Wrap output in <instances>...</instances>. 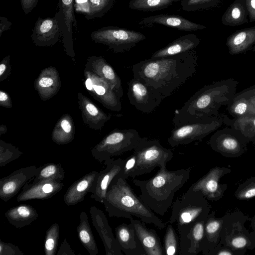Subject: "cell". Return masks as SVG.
I'll use <instances>...</instances> for the list:
<instances>
[{
	"label": "cell",
	"mask_w": 255,
	"mask_h": 255,
	"mask_svg": "<svg viewBox=\"0 0 255 255\" xmlns=\"http://www.w3.org/2000/svg\"><path fill=\"white\" fill-rule=\"evenodd\" d=\"M198 59L193 50L165 57L145 59L133 65L131 70L133 78L143 81L165 99L194 75Z\"/></svg>",
	"instance_id": "cell-1"
},
{
	"label": "cell",
	"mask_w": 255,
	"mask_h": 255,
	"mask_svg": "<svg viewBox=\"0 0 255 255\" xmlns=\"http://www.w3.org/2000/svg\"><path fill=\"white\" fill-rule=\"evenodd\" d=\"M238 84V81L230 78L204 86L174 112L172 120L174 126L218 115L220 108L231 103Z\"/></svg>",
	"instance_id": "cell-2"
},
{
	"label": "cell",
	"mask_w": 255,
	"mask_h": 255,
	"mask_svg": "<svg viewBox=\"0 0 255 255\" xmlns=\"http://www.w3.org/2000/svg\"><path fill=\"white\" fill-rule=\"evenodd\" d=\"M191 168L170 171L166 165L159 167L157 173L147 180L133 179L140 190V198L154 213L163 216L172 206L175 193L189 179Z\"/></svg>",
	"instance_id": "cell-3"
},
{
	"label": "cell",
	"mask_w": 255,
	"mask_h": 255,
	"mask_svg": "<svg viewBox=\"0 0 255 255\" xmlns=\"http://www.w3.org/2000/svg\"><path fill=\"white\" fill-rule=\"evenodd\" d=\"M119 175L109 185L102 203L109 216L128 219L134 216L145 223L154 225L159 229L166 227V224L135 194L127 180Z\"/></svg>",
	"instance_id": "cell-4"
},
{
	"label": "cell",
	"mask_w": 255,
	"mask_h": 255,
	"mask_svg": "<svg viewBox=\"0 0 255 255\" xmlns=\"http://www.w3.org/2000/svg\"><path fill=\"white\" fill-rule=\"evenodd\" d=\"M220 243L234 250H252L255 248V232H250L245 226L249 220L248 215L239 210L224 216Z\"/></svg>",
	"instance_id": "cell-5"
},
{
	"label": "cell",
	"mask_w": 255,
	"mask_h": 255,
	"mask_svg": "<svg viewBox=\"0 0 255 255\" xmlns=\"http://www.w3.org/2000/svg\"><path fill=\"white\" fill-rule=\"evenodd\" d=\"M210 210L208 200L201 193L187 190L173 203L168 223L177 227L205 220Z\"/></svg>",
	"instance_id": "cell-6"
},
{
	"label": "cell",
	"mask_w": 255,
	"mask_h": 255,
	"mask_svg": "<svg viewBox=\"0 0 255 255\" xmlns=\"http://www.w3.org/2000/svg\"><path fill=\"white\" fill-rule=\"evenodd\" d=\"M133 153L136 163L129 177H135L150 172L156 167H160L170 161L173 156L171 150L163 147L159 140L142 137Z\"/></svg>",
	"instance_id": "cell-7"
},
{
	"label": "cell",
	"mask_w": 255,
	"mask_h": 255,
	"mask_svg": "<svg viewBox=\"0 0 255 255\" xmlns=\"http://www.w3.org/2000/svg\"><path fill=\"white\" fill-rule=\"evenodd\" d=\"M141 138L135 129H115L94 148L93 156L99 162H106L112 157L134 150Z\"/></svg>",
	"instance_id": "cell-8"
},
{
	"label": "cell",
	"mask_w": 255,
	"mask_h": 255,
	"mask_svg": "<svg viewBox=\"0 0 255 255\" xmlns=\"http://www.w3.org/2000/svg\"><path fill=\"white\" fill-rule=\"evenodd\" d=\"M224 114L204 118L191 123L174 127L168 138L172 147L200 140L224 125Z\"/></svg>",
	"instance_id": "cell-9"
},
{
	"label": "cell",
	"mask_w": 255,
	"mask_h": 255,
	"mask_svg": "<svg viewBox=\"0 0 255 255\" xmlns=\"http://www.w3.org/2000/svg\"><path fill=\"white\" fill-rule=\"evenodd\" d=\"M93 40L107 45L115 53L129 51L146 36L140 32L117 26L103 27L91 34Z\"/></svg>",
	"instance_id": "cell-10"
},
{
	"label": "cell",
	"mask_w": 255,
	"mask_h": 255,
	"mask_svg": "<svg viewBox=\"0 0 255 255\" xmlns=\"http://www.w3.org/2000/svg\"><path fill=\"white\" fill-rule=\"evenodd\" d=\"M249 143L240 131L231 127L218 129L208 141L214 151L228 158L238 157L246 153Z\"/></svg>",
	"instance_id": "cell-11"
},
{
	"label": "cell",
	"mask_w": 255,
	"mask_h": 255,
	"mask_svg": "<svg viewBox=\"0 0 255 255\" xmlns=\"http://www.w3.org/2000/svg\"><path fill=\"white\" fill-rule=\"evenodd\" d=\"M128 85L129 103L143 113H152L164 99L158 92L140 79L133 77Z\"/></svg>",
	"instance_id": "cell-12"
},
{
	"label": "cell",
	"mask_w": 255,
	"mask_h": 255,
	"mask_svg": "<svg viewBox=\"0 0 255 255\" xmlns=\"http://www.w3.org/2000/svg\"><path fill=\"white\" fill-rule=\"evenodd\" d=\"M231 172V169L226 167L215 166L188 190L201 193L208 200L217 201L220 200L228 188V184L220 183L225 175Z\"/></svg>",
	"instance_id": "cell-13"
},
{
	"label": "cell",
	"mask_w": 255,
	"mask_h": 255,
	"mask_svg": "<svg viewBox=\"0 0 255 255\" xmlns=\"http://www.w3.org/2000/svg\"><path fill=\"white\" fill-rule=\"evenodd\" d=\"M64 22L62 13L57 12L54 17H38L31 35L37 45L49 46L57 42L63 36Z\"/></svg>",
	"instance_id": "cell-14"
},
{
	"label": "cell",
	"mask_w": 255,
	"mask_h": 255,
	"mask_svg": "<svg viewBox=\"0 0 255 255\" xmlns=\"http://www.w3.org/2000/svg\"><path fill=\"white\" fill-rule=\"evenodd\" d=\"M205 220L177 226L180 241L178 255H197L202 252Z\"/></svg>",
	"instance_id": "cell-15"
},
{
	"label": "cell",
	"mask_w": 255,
	"mask_h": 255,
	"mask_svg": "<svg viewBox=\"0 0 255 255\" xmlns=\"http://www.w3.org/2000/svg\"><path fill=\"white\" fill-rule=\"evenodd\" d=\"M36 165L22 167L0 179V198L6 202L14 197L38 173Z\"/></svg>",
	"instance_id": "cell-16"
},
{
	"label": "cell",
	"mask_w": 255,
	"mask_h": 255,
	"mask_svg": "<svg viewBox=\"0 0 255 255\" xmlns=\"http://www.w3.org/2000/svg\"><path fill=\"white\" fill-rule=\"evenodd\" d=\"M124 163V159L121 158H111L104 162L106 168L99 172L90 188V198L103 203L109 185L121 174Z\"/></svg>",
	"instance_id": "cell-17"
},
{
	"label": "cell",
	"mask_w": 255,
	"mask_h": 255,
	"mask_svg": "<svg viewBox=\"0 0 255 255\" xmlns=\"http://www.w3.org/2000/svg\"><path fill=\"white\" fill-rule=\"evenodd\" d=\"M90 213L93 225L97 230L104 244L106 255H122L119 243L114 237L111 228L103 212L93 206Z\"/></svg>",
	"instance_id": "cell-18"
},
{
	"label": "cell",
	"mask_w": 255,
	"mask_h": 255,
	"mask_svg": "<svg viewBox=\"0 0 255 255\" xmlns=\"http://www.w3.org/2000/svg\"><path fill=\"white\" fill-rule=\"evenodd\" d=\"M141 25L151 26L160 24L181 31H192L205 28V26L185 18L180 15L160 14L142 18L138 22Z\"/></svg>",
	"instance_id": "cell-19"
},
{
	"label": "cell",
	"mask_w": 255,
	"mask_h": 255,
	"mask_svg": "<svg viewBox=\"0 0 255 255\" xmlns=\"http://www.w3.org/2000/svg\"><path fill=\"white\" fill-rule=\"evenodd\" d=\"M63 186L64 183L62 181L28 183L22 188L16 201L23 202L32 199H47L59 192Z\"/></svg>",
	"instance_id": "cell-20"
},
{
	"label": "cell",
	"mask_w": 255,
	"mask_h": 255,
	"mask_svg": "<svg viewBox=\"0 0 255 255\" xmlns=\"http://www.w3.org/2000/svg\"><path fill=\"white\" fill-rule=\"evenodd\" d=\"M129 219L146 255H164L163 245L156 231L148 229L144 222L132 217Z\"/></svg>",
	"instance_id": "cell-21"
},
{
	"label": "cell",
	"mask_w": 255,
	"mask_h": 255,
	"mask_svg": "<svg viewBox=\"0 0 255 255\" xmlns=\"http://www.w3.org/2000/svg\"><path fill=\"white\" fill-rule=\"evenodd\" d=\"M227 109L234 119L255 115V84L236 93Z\"/></svg>",
	"instance_id": "cell-22"
},
{
	"label": "cell",
	"mask_w": 255,
	"mask_h": 255,
	"mask_svg": "<svg viewBox=\"0 0 255 255\" xmlns=\"http://www.w3.org/2000/svg\"><path fill=\"white\" fill-rule=\"evenodd\" d=\"M116 238L126 255H146L132 224L123 223L115 229Z\"/></svg>",
	"instance_id": "cell-23"
},
{
	"label": "cell",
	"mask_w": 255,
	"mask_h": 255,
	"mask_svg": "<svg viewBox=\"0 0 255 255\" xmlns=\"http://www.w3.org/2000/svg\"><path fill=\"white\" fill-rule=\"evenodd\" d=\"M99 171L88 173L74 182L67 190L63 200L67 206H72L82 202L90 192L92 185Z\"/></svg>",
	"instance_id": "cell-24"
},
{
	"label": "cell",
	"mask_w": 255,
	"mask_h": 255,
	"mask_svg": "<svg viewBox=\"0 0 255 255\" xmlns=\"http://www.w3.org/2000/svg\"><path fill=\"white\" fill-rule=\"evenodd\" d=\"M200 39L195 34H187L173 41L166 46L154 52L150 58H161L195 50Z\"/></svg>",
	"instance_id": "cell-25"
},
{
	"label": "cell",
	"mask_w": 255,
	"mask_h": 255,
	"mask_svg": "<svg viewBox=\"0 0 255 255\" xmlns=\"http://www.w3.org/2000/svg\"><path fill=\"white\" fill-rule=\"evenodd\" d=\"M226 45L231 55L244 53L255 45V26L236 31L227 39Z\"/></svg>",
	"instance_id": "cell-26"
},
{
	"label": "cell",
	"mask_w": 255,
	"mask_h": 255,
	"mask_svg": "<svg viewBox=\"0 0 255 255\" xmlns=\"http://www.w3.org/2000/svg\"><path fill=\"white\" fill-rule=\"evenodd\" d=\"M215 211H213L207 216L205 223V237L202 255H208L220 241L221 232L224 218L217 217Z\"/></svg>",
	"instance_id": "cell-27"
},
{
	"label": "cell",
	"mask_w": 255,
	"mask_h": 255,
	"mask_svg": "<svg viewBox=\"0 0 255 255\" xmlns=\"http://www.w3.org/2000/svg\"><path fill=\"white\" fill-rule=\"evenodd\" d=\"M59 11L62 13L64 22L63 42L68 51H72L73 27L77 24L74 14V0H58Z\"/></svg>",
	"instance_id": "cell-28"
},
{
	"label": "cell",
	"mask_w": 255,
	"mask_h": 255,
	"mask_svg": "<svg viewBox=\"0 0 255 255\" xmlns=\"http://www.w3.org/2000/svg\"><path fill=\"white\" fill-rule=\"evenodd\" d=\"M9 223L16 228H21L37 219L36 210L28 204H22L9 208L4 213Z\"/></svg>",
	"instance_id": "cell-29"
},
{
	"label": "cell",
	"mask_w": 255,
	"mask_h": 255,
	"mask_svg": "<svg viewBox=\"0 0 255 255\" xmlns=\"http://www.w3.org/2000/svg\"><path fill=\"white\" fill-rule=\"evenodd\" d=\"M224 124L238 130L249 142L255 145V115L247 114L230 119L224 114Z\"/></svg>",
	"instance_id": "cell-30"
},
{
	"label": "cell",
	"mask_w": 255,
	"mask_h": 255,
	"mask_svg": "<svg viewBox=\"0 0 255 255\" xmlns=\"http://www.w3.org/2000/svg\"><path fill=\"white\" fill-rule=\"evenodd\" d=\"M78 237L84 247L90 255H97L98 249L90 227L87 214L82 211L80 215V222L77 226Z\"/></svg>",
	"instance_id": "cell-31"
},
{
	"label": "cell",
	"mask_w": 255,
	"mask_h": 255,
	"mask_svg": "<svg viewBox=\"0 0 255 255\" xmlns=\"http://www.w3.org/2000/svg\"><path fill=\"white\" fill-rule=\"evenodd\" d=\"M32 183L45 181H62L65 178V172L59 163H49L41 167Z\"/></svg>",
	"instance_id": "cell-32"
},
{
	"label": "cell",
	"mask_w": 255,
	"mask_h": 255,
	"mask_svg": "<svg viewBox=\"0 0 255 255\" xmlns=\"http://www.w3.org/2000/svg\"><path fill=\"white\" fill-rule=\"evenodd\" d=\"M246 9L241 3L234 2L223 14L222 18L223 24L228 26H237L248 22Z\"/></svg>",
	"instance_id": "cell-33"
},
{
	"label": "cell",
	"mask_w": 255,
	"mask_h": 255,
	"mask_svg": "<svg viewBox=\"0 0 255 255\" xmlns=\"http://www.w3.org/2000/svg\"><path fill=\"white\" fill-rule=\"evenodd\" d=\"M181 0H130L129 8L144 11H153L166 8Z\"/></svg>",
	"instance_id": "cell-34"
},
{
	"label": "cell",
	"mask_w": 255,
	"mask_h": 255,
	"mask_svg": "<svg viewBox=\"0 0 255 255\" xmlns=\"http://www.w3.org/2000/svg\"><path fill=\"white\" fill-rule=\"evenodd\" d=\"M164 255H178L180 251L179 237L177 235L172 224L169 223L166 228L163 238Z\"/></svg>",
	"instance_id": "cell-35"
},
{
	"label": "cell",
	"mask_w": 255,
	"mask_h": 255,
	"mask_svg": "<svg viewBox=\"0 0 255 255\" xmlns=\"http://www.w3.org/2000/svg\"><path fill=\"white\" fill-rule=\"evenodd\" d=\"M89 12L87 19L100 18L104 16L114 6L116 0H88Z\"/></svg>",
	"instance_id": "cell-36"
},
{
	"label": "cell",
	"mask_w": 255,
	"mask_h": 255,
	"mask_svg": "<svg viewBox=\"0 0 255 255\" xmlns=\"http://www.w3.org/2000/svg\"><path fill=\"white\" fill-rule=\"evenodd\" d=\"M60 227L54 223L46 233L44 243V253L46 255H55L57 251L59 238Z\"/></svg>",
	"instance_id": "cell-37"
},
{
	"label": "cell",
	"mask_w": 255,
	"mask_h": 255,
	"mask_svg": "<svg viewBox=\"0 0 255 255\" xmlns=\"http://www.w3.org/2000/svg\"><path fill=\"white\" fill-rule=\"evenodd\" d=\"M235 197L239 200L247 201L255 197V176L248 178L236 190Z\"/></svg>",
	"instance_id": "cell-38"
},
{
	"label": "cell",
	"mask_w": 255,
	"mask_h": 255,
	"mask_svg": "<svg viewBox=\"0 0 255 255\" xmlns=\"http://www.w3.org/2000/svg\"><path fill=\"white\" fill-rule=\"evenodd\" d=\"M218 0H182V9L186 11H192L209 7L215 4Z\"/></svg>",
	"instance_id": "cell-39"
},
{
	"label": "cell",
	"mask_w": 255,
	"mask_h": 255,
	"mask_svg": "<svg viewBox=\"0 0 255 255\" xmlns=\"http://www.w3.org/2000/svg\"><path fill=\"white\" fill-rule=\"evenodd\" d=\"M246 251L234 250L220 243L208 254V255H244Z\"/></svg>",
	"instance_id": "cell-40"
},
{
	"label": "cell",
	"mask_w": 255,
	"mask_h": 255,
	"mask_svg": "<svg viewBox=\"0 0 255 255\" xmlns=\"http://www.w3.org/2000/svg\"><path fill=\"white\" fill-rule=\"evenodd\" d=\"M136 163V156L133 153L126 159H124L123 169L119 176L127 180L129 177L131 172L134 168Z\"/></svg>",
	"instance_id": "cell-41"
},
{
	"label": "cell",
	"mask_w": 255,
	"mask_h": 255,
	"mask_svg": "<svg viewBox=\"0 0 255 255\" xmlns=\"http://www.w3.org/2000/svg\"><path fill=\"white\" fill-rule=\"evenodd\" d=\"M0 255H23L20 249L14 245L10 243H6L0 242Z\"/></svg>",
	"instance_id": "cell-42"
},
{
	"label": "cell",
	"mask_w": 255,
	"mask_h": 255,
	"mask_svg": "<svg viewBox=\"0 0 255 255\" xmlns=\"http://www.w3.org/2000/svg\"><path fill=\"white\" fill-rule=\"evenodd\" d=\"M22 10L25 14H28L36 6L38 0H19Z\"/></svg>",
	"instance_id": "cell-43"
},
{
	"label": "cell",
	"mask_w": 255,
	"mask_h": 255,
	"mask_svg": "<svg viewBox=\"0 0 255 255\" xmlns=\"http://www.w3.org/2000/svg\"><path fill=\"white\" fill-rule=\"evenodd\" d=\"M245 4L248 12L250 21H255V0H245Z\"/></svg>",
	"instance_id": "cell-44"
},
{
	"label": "cell",
	"mask_w": 255,
	"mask_h": 255,
	"mask_svg": "<svg viewBox=\"0 0 255 255\" xmlns=\"http://www.w3.org/2000/svg\"><path fill=\"white\" fill-rule=\"evenodd\" d=\"M12 23L7 18L0 16V36L4 31L9 29Z\"/></svg>",
	"instance_id": "cell-45"
},
{
	"label": "cell",
	"mask_w": 255,
	"mask_h": 255,
	"mask_svg": "<svg viewBox=\"0 0 255 255\" xmlns=\"http://www.w3.org/2000/svg\"><path fill=\"white\" fill-rule=\"evenodd\" d=\"M86 108L88 113L93 116H96L100 113L97 107L91 103H88Z\"/></svg>",
	"instance_id": "cell-46"
},
{
	"label": "cell",
	"mask_w": 255,
	"mask_h": 255,
	"mask_svg": "<svg viewBox=\"0 0 255 255\" xmlns=\"http://www.w3.org/2000/svg\"><path fill=\"white\" fill-rule=\"evenodd\" d=\"M53 84V80L49 77H43L39 81V84L41 87H47Z\"/></svg>",
	"instance_id": "cell-47"
},
{
	"label": "cell",
	"mask_w": 255,
	"mask_h": 255,
	"mask_svg": "<svg viewBox=\"0 0 255 255\" xmlns=\"http://www.w3.org/2000/svg\"><path fill=\"white\" fill-rule=\"evenodd\" d=\"M61 126L65 132L69 133L71 131V126L68 121L66 120H63L61 122Z\"/></svg>",
	"instance_id": "cell-48"
},
{
	"label": "cell",
	"mask_w": 255,
	"mask_h": 255,
	"mask_svg": "<svg viewBox=\"0 0 255 255\" xmlns=\"http://www.w3.org/2000/svg\"><path fill=\"white\" fill-rule=\"evenodd\" d=\"M85 85L87 89L89 90H91L93 89V84L91 80L88 78L86 80Z\"/></svg>",
	"instance_id": "cell-49"
},
{
	"label": "cell",
	"mask_w": 255,
	"mask_h": 255,
	"mask_svg": "<svg viewBox=\"0 0 255 255\" xmlns=\"http://www.w3.org/2000/svg\"><path fill=\"white\" fill-rule=\"evenodd\" d=\"M8 99V96L4 92L2 91L0 92V102H3L7 100Z\"/></svg>",
	"instance_id": "cell-50"
},
{
	"label": "cell",
	"mask_w": 255,
	"mask_h": 255,
	"mask_svg": "<svg viewBox=\"0 0 255 255\" xmlns=\"http://www.w3.org/2000/svg\"><path fill=\"white\" fill-rule=\"evenodd\" d=\"M5 70V65L4 64L0 65V75L1 76Z\"/></svg>",
	"instance_id": "cell-51"
},
{
	"label": "cell",
	"mask_w": 255,
	"mask_h": 255,
	"mask_svg": "<svg viewBox=\"0 0 255 255\" xmlns=\"http://www.w3.org/2000/svg\"><path fill=\"white\" fill-rule=\"evenodd\" d=\"M251 225L252 226V228L253 229V231L255 232V215L252 218L251 220Z\"/></svg>",
	"instance_id": "cell-52"
},
{
	"label": "cell",
	"mask_w": 255,
	"mask_h": 255,
	"mask_svg": "<svg viewBox=\"0 0 255 255\" xmlns=\"http://www.w3.org/2000/svg\"><path fill=\"white\" fill-rule=\"evenodd\" d=\"M253 51L255 52V45L254 46V47L252 48Z\"/></svg>",
	"instance_id": "cell-53"
}]
</instances>
